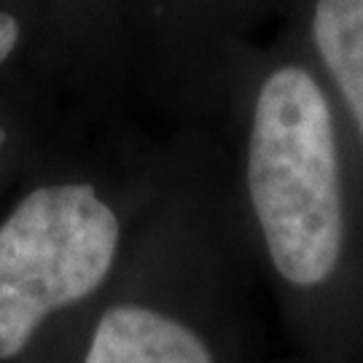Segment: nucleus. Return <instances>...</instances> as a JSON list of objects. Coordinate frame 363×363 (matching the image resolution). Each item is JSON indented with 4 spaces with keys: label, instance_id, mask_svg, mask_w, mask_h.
<instances>
[{
    "label": "nucleus",
    "instance_id": "obj_1",
    "mask_svg": "<svg viewBox=\"0 0 363 363\" xmlns=\"http://www.w3.org/2000/svg\"><path fill=\"white\" fill-rule=\"evenodd\" d=\"M247 191L277 272L304 288L328 280L345 242V205L334 116L307 67L280 65L261 81Z\"/></svg>",
    "mask_w": 363,
    "mask_h": 363
},
{
    "label": "nucleus",
    "instance_id": "obj_2",
    "mask_svg": "<svg viewBox=\"0 0 363 363\" xmlns=\"http://www.w3.org/2000/svg\"><path fill=\"white\" fill-rule=\"evenodd\" d=\"M118 218L86 183L40 186L0 226V361L111 272Z\"/></svg>",
    "mask_w": 363,
    "mask_h": 363
},
{
    "label": "nucleus",
    "instance_id": "obj_3",
    "mask_svg": "<svg viewBox=\"0 0 363 363\" xmlns=\"http://www.w3.org/2000/svg\"><path fill=\"white\" fill-rule=\"evenodd\" d=\"M86 363H213L191 328L145 307L121 304L103 315Z\"/></svg>",
    "mask_w": 363,
    "mask_h": 363
},
{
    "label": "nucleus",
    "instance_id": "obj_4",
    "mask_svg": "<svg viewBox=\"0 0 363 363\" xmlns=\"http://www.w3.org/2000/svg\"><path fill=\"white\" fill-rule=\"evenodd\" d=\"M312 43L363 135V0H318Z\"/></svg>",
    "mask_w": 363,
    "mask_h": 363
},
{
    "label": "nucleus",
    "instance_id": "obj_5",
    "mask_svg": "<svg viewBox=\"0 0 363 363\" xmlns=\"http://www.w3.org/2000/svg\"><path fill=\"white\" fill-rule=\"evenodd\" d=\"M19 40H22V25H19V19L11 16L9 11H0V65L16 52Z\"/></svg>",
    "mask_w": 363,
    "mask_h": 363
},
{
    "label": "nucleus",
    "instance_id": "obj_6",
    "mask_svg": "<svg viewBox=\"0 0 363 363\" xmlns=\"http://www.w3.org/2000/svg\"><path fill=\"white\" fill-rule=\"evenodd\" d=\"M3 143H6V132L0 130V148H3Z\"/></svg>",
    "mask_w": 363,
    "mask_h": 363
}]
</instances>
